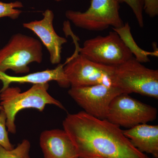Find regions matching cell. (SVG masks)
Segmentation results:
<instances>
[{
  "label": "cell",
  "mask_w": 158,
  "mask_h": 158,
  "mask_svg": "<svg viewBox=\"0 0 158 158\" xmlns=\"http://www.w3.org/2000/svg\"><path fill=\"white\" fill-rule=\"evenodd\" d=\"M23 3L19 1L5 3L0 1V19L9 17L11 19H17L22 11L18 8H22Z\"/></svg>",
  "instance_id": "obj_16"
},
{
  "label": "cell",
  "mask_w": 158,
  "mask_h": 158,
  "mask_svg": "<svg viewBox=\"0 0 158 158\" xmlns=\"http://www.w3.org/2000/svg\"><path fill=\"white\" fill-rule=\"evenodd\" d=\"M119 8L117 0H91L90 7L86 11L67 10L65 15L78 27L101 31L110 27L117 28L124 25L119 15Z\"/></svg>",
  "instance_id": "obj_6"
},
{
  "label": "cell",
  "mask_w": 158,
  "mask_h": 158,
  "mask_svg": "<svg viewBox=\"0 0 158 158\" xmlns=\"http://www.w3.org/2000/svg\"><path fill=\"white\" fill-rule=\"evenodd\" d=\"M43 18L24 23L23 27L33 31L40 39L49 53L50 61L52 64L60 63L62 45L67 40L57 34L53 27L54 14L52 10L47 9L43 13Z\"/></svg>",
  "instance_id": "obj_10"
},
{
  "label": "cell",
  "mask_w": 158,
  "mask_h": 158,
  "mask_svg": "<svg viewBox=\"0 0 158 158\" xmlns=\"http://www.w3.org/2000/svg\"><path fill=\"white\" fill-rule=\"evenodd\" d=\"M79 52L93 62L117 67L134 56L118 34L111 31L106 36H98L86 40Z\"/></svg>",
  "instance_id": "obj_7"
},
{
  "label": "cell",
  "mask_w": 158,
  "mask_h": 158,
  "mask_svg": "<svg viewBox=\"0 0 158 158\" xmlns=\"http://www.w3.org/2000/svg\"><path fill=\"white\" fill-rule=\"evenodd\" d=\"M54 1H56V2H61V1H63V0H54Z\"/></svg>",
  "instance_id": "obj_21"
},
{
  "label": "cell",
  "mask_w": 158,
  "mask_h": 158,
  "mask_svg": "<svg viewBox=\"0 0 158 158\" xmlns=\"http://www.w3.org/2000/svg\"><path fill=\"white\" fill-rule=\"evenodd\" d=\"M113 29L118 34L125 45L138 62L141 63H147L150 61L149 56H158V51L148 52L142 49L137 44L131 33V27L128 23L124 24L120 27Z\"/></svg>",
  "instance_id": "obj_14"
},
{
  "label": "cell",
  "mask_w": 158,
  "mask_h": 158,
  "mask_svg": "<svg viewBox=\"0 0 158 158\" xmlns=\"http://www.w3.org/2000/svg\"><path fill=\"white\" fill-rule=\"evenodd\" d=\"M63 128L76 146L79 157L149 158L133 146L119 127L85 111L69 114Z\"/></svg>",
  "instance_id": "obj_1"
},
{
  "label": "cell",
  "mask_w": 158,
  "mask_h": 158,
  "mask_svg": "<svg viewBox=\"0 0 158 158\" xmlns=\"http://www.w3.org/2000/svg\"><path fill=\"white\" fill-rule=\"evenodd\" d=\"M144 11L151 18L158 15V0H143Z\"/></svg>",
  "instance_id": "obj_19"
},
{
  "label": "cell",
  "mask_w": 158,
  "mask_h": 158,
  "mask_svg": "<svg viewBox=\"0 0 158 158\" xmlns=\"http://www.w3.org/2000/svg\"><path fill=\"white\" fill-rule=\"evenodd\" d=\"M118 3H125L127 4L132 10L135 16L138 25L141 28L144 26L143 11L144 1L143 0H117Z\"/></svg>",
  "instance_id": "obj_17"
},
{
  "label": "cell",
  "mask_w": 158,
  "mask_h": 158,
  "mask_svg": "<svg viewBox=\"0 0 158 158\" xmlns=\"http://www.w3.org/2000/svg\"><path fill=\"white\" fill-rule=\"evenodd\" d=\"M81 158L78 157V158Z\"/></svg>",
  "instance_id": "obj_23"
},
{
  "label": "cell",
  "mask_w": 158,
  "mask_h": 158,
  "mask_svg": "<svg viewBox=\"0 0 158 158\" xmlns=\"http://www.w3.org/2000/svg\"><path fill=\"white\" fill-rule=\"evenodd\" d=\"M113 85L123 93L158 98V70L145 67L134 56L116 67Z\"/></svg>",
  "instance_id": "obj_5"
},
{
  "label": "cell",
  "mask_w": 158,
  "mask_h": 158,
  "mask_svg": "<svg viewBox=\"0 0 158 158\" xmlns=\"http://www.w3.org/2000/svg\"><path fill=\"white\" fill-rule=\"evenodd\" d=\"M123 135L139 151L158 158V126L140 124L123 131Z\"/></svg>",
  "instance_id": "obj_13"
},
{
  "label": "cell",
  "mask_w": 158,
  "mask_h": 158,
  "mask_svg": "<svg viewBox=\"0 0 158 158\" xmlns=\"http://www.w3.org/2000/svg\"><path fill=\"white\" fill-rule=\"evenodd\" d=\"M42 59V46L39 40L25 34H14L0 49V73L8 70L16 74L28 73L29 64L40 63Z\"/></svg>",
  "instance_id": "obj_4"
},
{
  "label": "cell",
  "mask_w": 158,
  "mask_h": 158,
  "mask_svg": "<svg viewBox=\"0 0 158 158\" xmlns=\"http://www.w3.org/2000/svg\"><path fill=\"white\" fill-rule=\"evenodd\" d=\"M40 144L44 158L79 157L75 144L64 130L44 131L40 137Z\"/></svg>",
  "instance_id": "obj_11"
},
{
  "label": "cell",
  "mask_w": 158,
  "mask_h": 158,
  "mask_svg": "<svg viewBox=\"0 0 158 158\" xmlns=\"http://www.w3.org/2000/svg\"><path fill=\"white\" fill-rule=\"evenodd\" d=\"M157 116L156 108L122 93L112 100L106 119L119 127L129 129L153 121Z\"/></svg>",
  "instance_id": "obj_8"
},
{
  "label": "cell",
  "mask_w": 158,
  "mask_h": 158,
  "mask_svg": "<svg viewBox=\"0 0 158 158\" xmlns=\"http://www.w3.org/2000/svg\"><path fill=\"white\" fill-rule=\"evenodd\" d=\"M83 158H107L103 157L98 156H87L84 157Z\"/></svg>",
  "instance_id": "obj_20"
},
{
  "label": "cell",
  "mask_w": 158,
  "mask_h": 158,
  "mask_svg": "<svg viewBox=\"0 0 158 158\" xmlns=\"http://www.w3.org/2000/svg\"><path fill=\"white\" fill-rule=\"evenodd\" d=\"M64 64H59L54 69H46L21 77L11 76L6 73H0V81L3 83V87L0 90V92L8 88L10 84L13 83H31L34 85L45 84L52 81H55L60 87L68 88L70 85L64 72Z\"/></svg>",
  "instance_id": "obj_12"
},
{
  "label": "cell",
  "mask_w": 158,
  "mask_h": 158,
  "mask_svg": "<svg viewBox=\"0 0 158 158\" xmlns=\"http://www.w3.org/2000/svg\"><path fill=\"white\" fill-rule=\"evenodd\" d=\"M48 83L34 85L28 90L21 92L18 87H8L0 92V106L6 116L8 131L16 133L15 116L21 110L33 108L42 112L48 104L65 110L63 105L48 93Z\"/></svg>",
  "instance_id": "obj_2"
},
{
  "label": "cell",
  "mask_w": 158,
  "mask_h": 158,
  "mask_svg": "<svg viewBox=\"0 0 158 158\" xmlns=\"http://www.w3.org/2000/svg\"><path fill=\"white\" fill-rule=\"evenodd\" d=\"M68 93L86 113L100 119H106L113 98L124 93L118 87L100 84L71 87Z\"/></svg>",
  "instance_id": "obj_9"
},
{
  "label": "cell",
  "mask_w": 158,
  "mask_h": 158,
  "mask_svg": "<svg viewBox=\"0 0 158 158\" xmlns=\"http://www.w3.org/2000/svg\"><path fill=\"white\" fill-rule=\"evenodd\" d=\"M30 141L26 139L15 148L10 150L5 149L0 145V158H30Z\"/></svg>",
  "instance_id": "obj_15"
},
{
  "label": "cell",
  "mask_w": 158,
  "mask_h": 158,
  "mask_svg": "<svg viewBox=\"0 0 158 158\" xmlns=\"http://www.w3.org/2000/svg\"><path fill=\"white\" fill-rule=\"evenodd\" d=\"M73 38L75 50L65 62L64 72L71 87H85L103 84L114 86L113 78L116 67L99 64L79 52V39Z\"/></svg>",
  "instance_id": "obj_3"
},
{
  "label": "cell",
  "mask_w": 158,
  "mask_h": 158,
  "mask_svg": "<svg viewBox=\"0 0 158 158\" xmlns=\"http://www.w3.org/2000/svg\"><path fill=\"white\" fill-rule=\"evenodd\" d=\"M3 110L2 107V106H0V111H1V110Z\"/></svg>",
  "instance_id": "obj_22"
},
{
  "label": "cell",
  "mask_w": 158,
  "mask_h": 158,
  "mask_svg": "<svg viewBox=\"0 0 158 158\" xmlns=\"http://www.w3.org/2000/svg\"><path fill=\"white\" fill-rule=\"evenodd\" d=\"M6 114L2 110L0 111V145L5 149L10 150L14 148V146L10 143L6 131Z\"/></svg>",
  "instance_id": "obj_18"
}]
</instances>
